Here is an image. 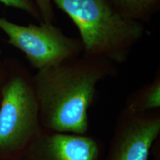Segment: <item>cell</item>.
<instances>
[{
  "label": "cell",
  "instance_id": "1",
  "mask_svg": "<svg viewBox=\"0 0 160 160\" xmlns=\"http://www.w3.org/2000/svg\"><path fill=\"white\" fill-rule=\"evenodd\" d=\"M117 70L111 62L82 55L37 71L33 82L43 129L87 134L98 84Z\"/></svg>",
  "mask_w": 160,
  "mask_h": 160
},
{
  "label": "cell",
  "instance_id": "2",
  "mask_svg": "<svg viewBox=\"0 0 160 160\" xmlns=\"http://www.w3.org/2000/svg\"><path fill=\"white\" fill-rule=\"evenodd\" d=\"M79 31L82 56L119 65L128 59L133 48L145 35L140 22L128 19L108 0H51Z\"/></svg>",
  "mask_w": 160,
  "mask_h": 160
},
{
  "label": "cell",
  "instance_id": "3",
  "mask_svg": "<svg viewBox=\"0 0 160 160\" xmlns=\"http://www.w3.org/2000/svg\"><path fill=\"white\" fill-rule=\"evenodd\" d=\"M0 102V160H17L43 130L33 74L16 58L4 60Z\"/></svg>",
  "mask_w": 160,
  "mask_h": 160
},
{
  "label": "cell",
  "instance_id": "4",
  "mask_svg": "<svg viewBox=\"0 0 160 160\" xmlns=\"http://www.w3.org/2000/svg\"><path fill=\"white\" fill-rule=\"evenodd\" d=\"M0 31L37 71L82 55L81 40L68 37L53 24L21 25L0 16Z\"/></svg>",
  "mask_w": 160,
  "mask_h": 160
},
{
  "label": "cell",
  "instance_id": "5",
  "mask_svg": "<svg viewBox=\"0 0 160 160\" xmlns=\"http://www.w3.org/2000/svg\"><path fill=\"white\" fill-rule=\"evenodd\" d=\"M160 134V111L121 110L103 160H148Z\"/></svg>",
  "mask_w": 160,
  "mask_h": 160
},
{
  "label": "cell",
  "instance_id": "6",
  "mask_svg": "<svg viewBox=\"0 0 160 160\" xmlns=\"http://www.w3.org/2000/svg\"><path fill=\"white\" fill-rule=\"evenodd\" d=\"M105 145L87 134L43 129L17 160H103Z\"/></svg>",
  "mask_w": 160,
  "mask_h": 160
},
{
  "label": "cell",
  "instance_id": "7",
  "mask_svg": "<svg viewBox=\"0 0 160 160\" xmlns=\"http://www.w3.org/2000/svg\"><path fill=\"white\" fill-rule=\"evenodd\" d=\"M160 107V73L158 71L151 82L130 94L125 108L133 112H148Z\"/></svg>",
  "mask_w": 160,
  "mask_h": 160
},
{
  "label": "cell",
  "instance_id": "8",
  "mask_svg": "<svg viewBox=\"0 0 160 160\" xmlns=\"http://www.w3.org/2000/svg\"><path fill=\"white\" fill-rule=\"evenodd\" d=\"M118 13L128 19L148 22L159 11L158 0H108Z\"/></svg>",
  "mask_w": 160,
  "mask_h": 160
},
{
  "label": "cell",
  "instance_id": "9",
  "mask_svg": "<svg viewBox=\"0 0 160 160\" xmlns=\"http://www.w3.org/2000/svg\"><path fill=\"white\" fill-rule=\"evenodd\" d=\"M0 3L7 7L21 10L39 22V23H42L41 16L34 0H0Z\"/></svg>",
  "mask_w": 160,
  "mask_h": 160
},
{
  "label": "cell",
  "instance_id": "10",
  "mask_svg": "<svg viewBox=\"0 0 160 160\" xmlns=\"http://www.w3.org/2000/svg\"><path fill=\"white\" fill-rule=\"evenodd\" d=\"M34 2L41 16L42 23L53 24L55 14L51 0H34Z\"/></svg>",
  "mask_w": 160,
  "mask_h": 160
},
{
  "label": "cell",
  "instance_id": "11",
  "mask_svg": "<svg viewBox=\"0 0 160 160\" xmlns=\"http://www.w3.org/2000/svg\"><path fill=\"white\" fill-rule=\"evenodd\" d=\"M5 77V61L0 59V102L2 98V87L4 85Z\"/></svg>",
  "mask_w": 160,
  "mask_h": 160
},
{
  "label": "cell",
  "instance_id": "12",
  "mask_svg": "<svg viewBox=\"0 0 160 160\" xmlns=\"http://www.w3.org/2000/svg\"><path fill=\"white\" fill-rule=\"evenodd\" d=\"M158 1H159V2H160V0H158Z\"/></svg>",
  "mask_w": 160,
  "mask_h": 160
}]
</instances>
